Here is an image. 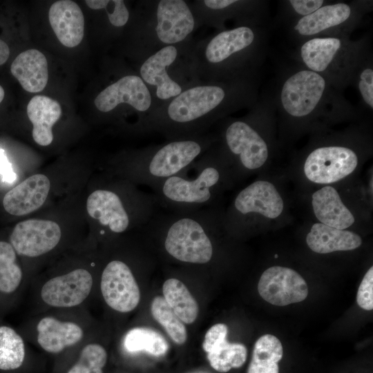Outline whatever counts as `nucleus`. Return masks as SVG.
Returning a JSON list of instances; mask_svg holds the SVG:
<instances>
[{"instance_id": "nucleus-1", "label": "nucleus", "mask_w": 373, "mask_h": 373, "mask_svg": "<svg viewBox=\"0 0 373 373\" xmlns=\"http://www.w3.org/2000/svg\"><path fill=\"white\" fill-rule=\"evenodd\" d=\"M259 75L187 88L171 99L165 112L145 123L170 140L202 135L215 119L238 108H251L258 99Z\"/></svg>"}, {"instance_id": "nucleus-2", "label": "nucleus", "mask_w": 373, "mask_h": 373, "mask_svg": "<svg viewBox=\"0 0 373 373\" xmlns=\"http://www.w3.org/2000/svg\"><path fill=\"white\" fill-rule=\"evenodd\" d=\"M275 115L298 128L356 117L358 110L321 75L295 63L278 68L271 91L267 92Z\"/></svg>"}, {"instance_id": "nucleus-3", "label": "nucleus", "mask_w": 373, "mask_h": 373, "mask_svg": "<svg viewBox=\"0 0 373 373\" xmlns=\"http://www.w3.org/2000/svg\"><path fill=\"white\" fill-rule=\"evenodd\" d=\"M222 224L221 216L209 207L191 211L157 212L144 227L171 258L207 265L214 255L213 238Z\"/></svg>"}, {"instance_id": "nucleus-4", "label": "nucleus", "mask_w": 373, "mask_h": 373, "mask_svg": "<svg viewBox=\"0 0 373 373\" xmlns=\"http://www.w3.org/2000/svg\"><path fill=\"white\" fill-rule=\"evenodd\" d=\"M271 25H240L224 29L207 43L204 62L215 80L259 75L265 60Z\"/></svg>"}, {"instance_id": "nucleus-5", "label": "nucleus", "mask_w": 373, "mask_h": 373, "mask_svg": "<svg viewBox=\"0 0 373 373\" xmlns=\"http://www.w3.org/2000/svg\"><path fill=\"white\" fill-rule=\"evenodd\" d=\"M208 150L191 164L192 177L188 175L187 168L151 188L158 207L168 211L211 207L227 177L224 171L227 158L221 151L216 155Z\"/></svg>"}, {"instance_id": "nucleus-6", "label": "nucleus", "mask_w": 373, "mask_h": 373, "mask_svg": "<svg viewBox=\"0 0 373 373\" xmlns=\"http://www.w3.org/2000/svg\"><path fill=\"white\" fill-rule=\"evenodd\" d=\"M287 50L294 62L325 77L341 91L351 85L354 70L371 48V35L358 39L351 36L312 38Z\"/></svg>"}, {"instance_id": "nucleus-7", "label": "nucleus", "mask_w": 373, "mask_h": 373, "mask_svg": "<svg viewBox=\"0 0 373 373\" xmlns=\"http://www.w3.org/2000/svg\"><path fill=\"white\" fill-rule=\"evenodd\" d=\"M212 143V138L200 135L148 147L134 155L129 162L128 175L136 182L151 188L186 170Z\"/></svg>"}, {"instance_id": "nucleus-8", "label": "nucleus", "mask_w": 373, "mask_h": 373, "mask_svg": "<svg viewBox=\"0 0 373 373\" xmlns=\"http://www.w3.org/2000/svg\"><path fill=\"white\" fill-rule=\"evenodd\" d=\"M373 1H330L313 13L283 26L287 39L296 44L312 38L351 36L372 10Z\"/></svg>"}, {"instance_id": "nucleus-9", "label": "nucleus", "mask_w": 373, "mask_h": 373, "mask_svg": "<svg viewBox=\"0 0 373 373\" xmlns=\"http://www.w3.org/2000/svg\"><path fill=\"white\" fill-rule=\"evenodd\" d=\"M124 197L114 189H97L88 197L87 212L102 227L116 234L131 226H145L157 213L153 193L140 191L128 200Z\"/></svg>"}, {"instance_id": "nucleus-10", "label": "nucleus", "mask_w": 373, "mask_h": 373, "mask_svg": "<svg viewBox=\"0 0 373 373\" xmlns=\"http://www.w3.org/2000/svg\"><path fill=\"white\" fill-rule=\"evenodd\" d=\"M267 103V95L264 91L246 118L231 120L223 131L224 153L245 170L260 168L269 157L268 142L258 128Z\"/></svg>"}, {"instance_id": "nucleus-11", "label": "nucleus", "mask_w": 373, "mask_h": 373, "mask_svg": "<svg viewBox=\"0 0 373 373\" xmlns=\"http://www.w3.org/2000/svg\"><path fill=\"white\" fill-rule=\"evenodd\" d=\"M358 164V155L352 147L326 144L312 149L304 163L307 178L318 184L337 182L351 174Z\"/></svg>"}, {"instance_id": "nucleus-12", "label": "nucleus", "mask_w": 373, "mask_h": 373, "mask_svg": "<svg viewBox=\"0 0 373 373\" xmlns=\"http://www.w3.org/2000/svg\"><path fill=\"white\" fill-rule=\"evenodd\" d=\"M102 296L113 309L127 313L140 300V291L129 265L121 260H112L104 268L100 281Z\"/></svg>"}, {"instance_id": "nucleus-13", "label": "nucleus", "mask_w": 373, "mask_h": 373, "mask_svg": "<svg viewBox=\"0 0 373 373\" xmlns=\"http://www.w3.org/2000/svg\"><path fill=\"white\" fill-rule=\"evenodd\" d=\"M258 290L267 302L276 306H285L304 300L308 287L303 278L295 270L273 266L261 275Z\"/></svg>"}, {"instance_id": "nucleus-14", "label": "nucleus", "mask_w": 373, "mask_h": 373, "mask_svg": "<svg viewBox=\"0 0 373 373\" xmlns=\"http://www.w3.org/2000/svg\"><path fill=\"white\" fill-rule=\"evenodd\" d=\"M93 283V276L88 270L75 269L48 280L41 287L40 296L42 301L50 307H74L88 298Z\"/></svg>"}, {"instance_id": "nucleus-15", "label": "nucleus", "mask_w": 373, "mask_h": 373, "mask_svg": "<svg viewBox=\"0 0 373 373\" xmlns=\"http://www.w3.org/2000/svg\"><path fill=\"white\" fill-rule=\"evenodd\" d=\"M61 236V229L57 222L31 219L16 224L10 241L17 254L34 258L53 249L59 242Z\"/></svg>"}, {"instance_id": "nucleus-16", "label": "nucleus", "mask_w": 373, "mask_h": 373, "mask_svg": "<svg viewBox=\"0 0 373 373\" xmlns=\"http://www.w3.org/2000/svg\"><path fill=\"white\" fill-rule=\"evenodd\" d=\"M154 34L163 46L185 40L195 28L193 15L186 1L161 0L155 9Z\"/></svg>"}, {"instance_id": "nucleus-17", "label": "nucleus", "mask_w": 373, "mask_h": 373, "mask_svg": "<svg viewBox=\"0 0 373 373\" xmlns=\"http://www.w3.org/2000/svg\"><path fill=\"white\" fill-rule=\"evenodd\" d=\"M98 111L108 113L118 105L126 104L140 113H148L153 104V96L138 75H125L103 89L95 98Z\"/></svg>"}, {"instance_id": "nucleus-18", "label": "nucleus", "mask_w": 373, "mask_h": 373, "mask_svg": "<svg viewBox=\"0 0 373 373\" xmlns=\"http://www.w3.org/2000/svg\"><path fill=\"white\" fill-rule=\"evenodd\" d=\"M178 55L175 45L166 46L149 56L140 67V77L149 89L154 88L155 95L160 100H171L183 90L169 72Z\"/></svg>"}, {"instance_id": "nucleus-19", "label": "nucleus", "mask_w": 373, "mask_h": 373, "mask_svg": "<svg viewBox=\"0 0 373 373\" xmlns=\"http://www.w3.org/2000/svg\"><path fill=\"white\" fill-rule=\"evenodd\" d=\"M283 207V200L275 186L268 181L257 180L238 193L228 218L258 213L274 219L282 213Z\"/></svg>"}, {"instance_id": "nucleus-20", "label": "nucleus", "mask_w": 373, "mask_h": 373, "mask_svg": "<svg viewBox=\"0 0 373 373\" xmlns=\"http://www.w3.org/2000/svg\"><path fill=\"white\" fill-rule=\"evenodd\" d=\"M50 188L49 179L43 174H35L8 191L3 197L5 210L14 216L28 214L45 202Z\"/></svg>"}, {"instance_id": "nucleus-21", "label": "nucleus", "mask_w": 373, "mask_h": 373, "mask_svg": "<svg viewBox=\"0 0 373 373\" xmlns=\"http://www.w3.org/2000/svg\"><path fill=\"white\" fill-rule=\"evenodd\" d=\"M50 26L57 38L66 47L78 46L84 35V17L77 3L70 0L54 2L48 11Z\"/></svg>"}, {"instance_id": "nucleus-22", "label": "nucleus", "mask_w": 373, "mask_h": 373, "mask_svg": "<svg viewBox=\"0 0 373 373\" xmlns=\"http://www.w3.org/2000/svg\"><path fill=\"white\" fill-rule=\"evenodd\" d=\"M37 341L46 352L58 354L80 342L84 330L73 321H60L53 316H45L37 325Z\"/></svg>"}, {"instance_id": "nucleus-23", "label": "nucleus", "mask_w": 373, "mask_h": 373, "mask_svg": "<svg viewBox=\"0 0 373 373\" xmlns=\"http://www.w3.org/2000/svg\"><path fill=\"white\" fill-rule=\"evenodd\" d=\"M12 75L29 93L42 91L48 83V61L37 49H28L17 55L10 66Z\"/></svg>"}, {"instance_id": "nucleus-24", "label": "nucleus", "mask_w": 373, "mask_h": 373, "mask_svg": "<svg viewBox=\"0 0 373 373\" xmlns=\"http://www.w3.org/2000/svg\"><path fill=\"white\" fill-rule=\"evenodd\" d=\"M27 115L33 125L32 135L35 142L43 146L53 140L52 126L61 115L59 103L45 95H35L27 106Z\"/></svg>"}, {"instance_id": "nucleus-25", "label": "nucleus", "mask_w": 373, "mask_h": 373, "mask_svg": "<svg viewBox=\"0 0 373 373\" xmlns=\"http://www.w3.org/2000/svg\"><path fill=\"white\" fill-rule=\"evenodd\" d=\"M312 204L315 216L325 225L344 230L355 221L354 216L332 186H325L314 192Z\"/></svg>"}, {"instance_id": "nucleus-26", "label": "nucleus", "mask_w": 373, "mask_h": 373, "mask_svg": "<svg viewBox=\"0 0 373 373\" xmlns=\"http://www.w3.org/2000/svg\"><path fill=\"white\" fill-rule=\"evenodd\" d=\"M306 242L313 251L328 254L337 251H350L362 243L359 235L350 231L338 229L321 222L312 225Z\"/></svg>"}, {"instance_id": "nucleus-27", "label": "nucleus", "mask_w": 373, "mask_h": 373, "mask_svg": "<svg viewBox=\"0 0 373 373\" xmlns=\"http://www.w3.org/2000/svg\"><path fill=\"white\" fill-rule=\"evenodd\" d=\"M162 292L164 300L182 323L191 324L196 320L198 304L182 281L175 278L166 280Z\"/></svg>"}, {"instance_id": "nucleus-28", "label": "nucleus", "mask_w": 373, "mask_h": 373, "mask_svg": "<svg viewBox=\"0 0 373 373\" xmlns=\"http://www.w3.org/2000/svg\"><path fill=\"white\" fill-rule=\"evenodd\" d=\"M283 354L282 344L276 336H260L254 344L247 373H278V363Z\"/></svg>"}, {"instance_id": "nucleus-29", "label": "nucleus", "mask_w": 373, "mask_h": 373, "mask_svg": "<svg viewBox=\"0 0 373 373\" xmlns=\"http://www.w3.org/2000/svg\"><path fill=\"white\" fill-rule=\"evenodd\" d=\"M122 343L127 352H144L155 356L164 355L169 347L166 339L160 332L146 327L129 329L124 336Z\"/></svg>"}, {"instance_id": "nucleus-30", "label": "nucleus", "mask_w": 373, "mask_h": 373, "mask_svg": "<svg viewBox=\"0 0 373 373\" xmlns=\"http://www.w3.org/2000/svg\"><path fill=\"white\" fill-rule=\"evenodd\" d=\"M23 340L15 329L0 327V369L12 370L19 368L25 358Z\"/></svg>"}, {"instance_id": "nucleus-31", "label": "nucleus", "mask_w": 373, "mask_h": 373, "mask_svg": "<svg viewBox=\"0 0 373 373\" xmlns=\"http://www.w3.org/2000/svg\"><path fill=\"white\" fill-rule=\"evenodd\" d=\"M154 319L164 329L171 340L178 345L184 344L187 339L186 329L162 296H155L151 305Z\"/></svg>"}, {"instance_id": "nucleus-32", "label": "nucleus", "mask_w": 373, "mask_h": 373, "mask_svg": "<svg viewBox=\"0 0 373 373\" xmlns=\"http://www.w3.org/2000/svg\"><path fill=\"white\" fill-rule=\"evenodd\" d=\"M354 85L360 97L361 108L372 113L373 110V54L372 47L358 61L352 77Z\"/></svg>"}, {"instance_id": "nucleus-33", "label": "nucleus", "mask_w": 373, "mask_h": 373, "mask_svg": "<svg viewBox=\"0 0 373 373\" xmlns=\"http://www.w3.org/2000/svg\"><path fill=\"white\" fill-rule=\"evenodd\" d=\"M247 357V350L242 343L224 341L207 353L210 365L219 372H227L232 368L243 365Z\"/></svg>"}, {"instance_id": "nucleus-34", "label": "nucleus", "mask_w": 373, "mask_h": 373, "mask_svg": "<svg viewBox=\"0 0 373 373\" xmlns=\"http://www.w3.org/2000/svg\"><path fill=\"white\" fill-rule=\"evenodd\" d=\"M16 254L10 243L0 241V292L12 293L21 283L23 273Z\"/></svg>"}, {"instance_id": "nucleus-35", "label": "nucleus", "mask_w": 373, "mask_h": 373, "mask_svg": "<svg viewBox=\"0 0 373 373\" xmlns=\"http://www.w3.org/2000/svg\"><path fill=\"white\" fill-rule=\"evenodd\" d=\"M329 2L325 0L279 1L274 22L283 27L313 13Z\"/></svg>"}, {"instance_id": "nucleus-36", "label": "nucleus", "mask_w": 373, "mask_h": 373, "mask_svg": "<svg viewBox=\"0 0 373 373\" xmlns=\"http://www.w3.org/2000/svg\"><path fill=\"white\" fill-rule=\"evenodd\" d=\"M108 358L105 348L98 343H88L81 350L79 359L67 373H104Z\"/></svg>"}, {"instance_id": "nucleus-37", "label": "nucleus", "mask_w": 373, "mask_h": 373, "mask_svg": "<svg viewBox=\"0 0 373 373\" xmlns=\"http://www.w3.org/2000/svg\"><path fill=\"white\" fill-rule=\"evenodd\" d=\"M85 3L93 10L104 9L113 26H124L129 19L128 10L122 0H86Z\"/></svg>"}, {"instance_id": "nucleus-38", "label": "nucleus", "mask_w": 373, "mask_h": 373, "mask_svg": "<svg viewBox=\"0 0 373 373\" xmlns=\"http://www.w3.org/2000/svg\"><path fill=\"white\" fill-rule=\"evenodd\" d=\"M357 304L365 310L373 309V267L365 274L358 289Z\"/></svg>"}, {"instance_id": "nucleus-39", "label": "nucleus", "mask_w": 373, "mask_h": 373, "mask_svg": "<svg viewBox=\"0 0 373 373\" xmlns=\"http://www.w3.org/2000/svg\"><path fill=\"white\" fill-rule=\"evenodd\" d=\"M228 327L225 324L218 323L211 327L207 332L202 348L207 353L211 352L227 341Z\"/></svg>"}, {"instance_id": "nucleus-40", "label": "nucleus", "mask_w": 373, "mask_h": 373, "mask_svg": "<svg viewBox=\"0 0 373 373\" xmlns=\"http://www.w3.org/2000/svg\"><path fill=\"white\" fill-rule=\"evenodd\" d=\"M0 175L2 180L8 183H13L17 178L11 164L8 162L4 151L1 149H0Z\"/></svg>"}, {"instance_id": "nucleus-41", "label": "nucleus", "mask_w": 373, "mask_h": 373, "mask_svg": "<svg viewBox=\"0 0 373 373\" xmlns=\"http://www.w3.org/2000/svg\"><path fill=\"white\" fill-rule=\"evenodd\" d=\"M10 49L7 44L0 39V66L3 64L8 59Z\"/></svg>"}, {"instance_id": "nucleus-42", "label": "nucleus", "mask_w": 373, "mask_h": 373, "mask_svg": "<svg viewBox=\"0 0 373 373\" xmlns=\"http://www.w3.org/2000/svg\"><path fill=\"white\" fill-rule=\"evenodd\" d=\"M5 95V92L3 87L0 85V103L3 101Z\"/></svg>"}]
</instances>
